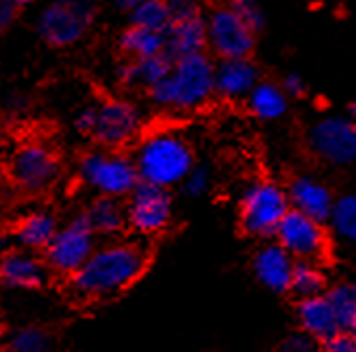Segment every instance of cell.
<instances>
[{"mask_svg": "<svg viewBox=\"0 0 356 352\" xmlns=\"http://www.w3.org/2000/svg\"><path fill=\"white\" fill-rule=\"evenodd\" d=\"M97 247V237L91 232V228L85 224L81 214L70 222L61 224L55 232L49 247L42 251V262L47 270L61 278H70L76 274L83 264L91 257V253Z\"/></svg>", "mask_w": 356, "mask_h": 352, "instance_id": "9", "label": "cell"}, {"mask_svg": "<svg viewBox=\"0 0 356 352\" xmlns=\"http://www.w3.org/2000/svg\"><path fill=\"white\" fill-rule=\"evenodd\" d=\"M85 224L97 239L114 241L127 230V216H124V200L95 196L81 214Z\"/></svg>", "mask_w": 356, "mask_h": 352, "instance_id": "21", "label": "cell"}, {"mask_svg": "<svg viewBox=\"0 0 356 352\" xmlns=\"http://www.w3.org/2000/svg\"><path fill=\"white\" fill-rule=\"evenodd\" d=\"M276 352H321V344L298 329L280 339Z\"/></svg>", "mask_w": 356, "mask_h": 352, "instance_id": "32", "label": "cell"}, {"mask_svg": "<svg viewBox=\"0 0 356 352\" xmlns=\"http://www.w3.org/2000/svg\"><path fill=\"white\" fill-rule=\"evenodd\" d=\"M55 333L42 325H26L15 329L5 346L7 352H55Z\"/></svg>", "mask_w": 356, "mask_h": 352, "instance_id": "27", "label": "cell"}, {"mask_svg": "<svg viewBox=\"0 0 356 352\" xmlns=\"http://www.w3.org/2000/svg\"><path fill=\"white\" fill-rule=\"evenodd\" d=\"M9 249V239L3 234V232H0V257H3V253Z\"/></svg>", "mask_w": 356, "mask_h": 352, "instance_id": "39", "label": "cell"}, {"mask_svg": "<svg viewBox=\"0 0 356 352\" xmlns=\"http://www.w3.org/2000/svg\"><path fill=\"white\" fill-rule=\"evenodd\" d=\"M339 331H352L356 327V283H337L325 294Z\"/></svg>", "mask_w": 356, "mask_h": 352, "instance_id": "29", "label": "cell"}, {"mask_svg": "<svg viewBox=\"0 0 356 352\" xmlns=\"http://www.w3.org/2000/svg\"><path fill=\"white\" fill-rule=\"evenodd\" d=\"M131 159L141 184L163 190L181 186L196 167V152L190 137L177 129H156L144 135Z\"/></svg>", "mask_w": 356, "mask_h": 352, "instance_id": "2", "label": "cell"}, {"mask_svg": "<svg viewBox=\"0 0 356 352\" xmlns=\"http://www.w3.org/2000/svg\"><path fill=\"white\" fill-rule=\"evenodd\" d=\"M0 342H3V329H0Z\"/></svg>", "mask_w": 356, "mask_h": 352, "instance_id": "42", "label": "cell"}, {"mask_svg": "<svg viewBox=\"0 0 356 352\" xmlns=\"http://www.w3.org/2000/svg\"><path fill=\"white\" fill-rule=\"evenodd\" d=\"M173 61L167 55L150 59H122L116 67V83L127 91H150L171 70Z\"/></svg>", "mask_w": 356, "mask_h": 352, "instance_id": "20", "label": "cell"}, {"mask_svg": "<svg viewBox=\"0 0 356 352\" xmlns=\"http://www.w3.org/2000/svg\"><path fill=\"white\" fill-rule=\"evenodd\" d=\"M259 81L261 70L253 57L216 61V95L226 102H245Z\"/></svg>", "mask_w": 356, "mask_h": 352, "instance_id": "18", "label": "cell"}, {"mask_svg": "<svg viewBox=\"0 0 356 352\" xmlns=\"http://www.w3.org/2000/svg\"><path fill=\"white\" fill-rule=\"evenodd\" d=\"M228 7L241 17V22L257 36L264 32L266 28V13L264 9L253 3V0H234V3H228Z\"/></svg>", "mask_w": 356, "mask_h": 352, "instance_id": "30", "label": "cell"}, {"mask_svg": "<svg viewBox=\"0 0 356 352\" xmlns=\"http://www.w3.org/2000/svg\"><path fill=\"white\" fill-rule=\"evenodd\" d=\"M289 211L291 207L284 186L274 179H255L241 194L238 226L253 239H272Z\"/></svg>", "mask_w": 356, "mask_h": 352, "instance_id": "4", "label": "cell"}, {"mask_svg": "<svg viewBox=\"0 0 356 352\" xmlns=\"http://www.w3.org/2000/svg\"><path fill=\"white\" fill-rule=\"evenodd\" d=\"M296 321L302 333L310 335L318 344L327 342L335 333H339L337 321L325 296L298 300L296 304Z\"/></svg>", "mask_w": 356, "mask_h": 352, "instance_id": "22", "label": "cell"}, {"mask_svg": "<svg viewBox=\"0 0 356 352\" xmlns=\"http://www.w3.org/2000/svg\"><path fill=\"white\" fill-rule=\"evenodd\" d=\"M97 5L89 0H55L36 17V34L51 49L81 42L97 19Z\"/></svg>", "mask_w": 356, "mask_h": 352, "instance_id": "6", "label": "cell"}, {"mask_svg": "<svg viewBox=\"0 0 356 352\" xmlns=\"http://www.w3.org/2000/svg\"><path fill=\"white\" fill-rule=\"evenodd\" d=\"M165 36V55L175 61L181 57L207 53V13L190 0H175Z\"/></svg>", "mask_w": 356, "mask_h": 352, "instance_id": "14", "label": "cell"}, {"mask_svg": "<svg viewBox=\"0 0 356 352\" xmlns=\"http://www.w3.org/2000/svg\"><path fill=\"white\" fill-rule=\"evenodd\" d=\"M346 110H348V118L356 125V99H352V102L348 104V108H346Z\"/></svg>", "mask_w": 356, "mask_h": 352, "instance_id": "38", "label": "cell"}, {"mask_svg": "<svg viewBox=\"0 0 356 352\" xmlns=\"http://www.w3.org/2000/svg\"><path fill=\"white\" fill-rule=\"evenodd\" d=\"M284 190H287L289 207L293 211L321 224H327L335 202V192L323 179L314 175H296L284 186Z\"/></svg>", "mask_w": 356, "mask_h": 352, "instance_id": "16", "label": "cell"}, {"mask_svg": "<svg viewBox=\"0 0 356 352\" xmlns=\"http://www.w3.org/2000/svg\"><path fill=\"white\" fill-rule=\"evenodd\" d=\"M93 125H95V104H89L85 108H81L74 116V129L83 135V137H91L93 133Z\"/></svg>", "mask_w": 356, "mask_h": 352, "instance_id": "36", "label": "cell"}, {"mask_svg": "<svg viewBox=\"0 0 356 352\" xmlns=\"http://www.w3.org/2000/svg\"><path fill=\"white\" fill-rule=\"evenodd\" d=\"M280 89L284 91V95H287L289 99H300L308 93V85H306L304 77L298 72H291V74L284 77L280 83Z\"/></svg>", "mask_w": 356, "mask_h": 352, "instance_id": "35", "label": "cell"}, {"mask_svg": "<svg viewBox=\"0 0 356 352\" xmlns=\"http://www.w3.org/2000/svg\"><path fill=\"white\" fill-rule=\"evenodd\" d=\"M257 36L228 7H213L207 13V49L218 61L247 59L253 55Z\"/></svg>", "mask_w": 356, "mask_h": 352, "instance_id": "13", "label": "cell"}, {"mask_svg": "<svg viewBox=\"0 0 356 352\" xmlns=\"http://www.w3.org/2000/svg\"><path fill=\"white\" fill-rule=\"evenodd\" d=\"M293 266H296V259L274 241L264 243L253 253V259H251V270H253L255 280L264 289L278 294V296L289 294Z\"/></svg>", "mask_w": 356, "mask_h": 352, "instance_id": "17", "label": "cell"}, {"mask_svg": "<svg viewBox=\"0 0 356 352\" xmlns=\"http://www.w3.org/2000/svg\"><path fill=\"white\" fill-rule=\"evenodd\" d=\"M274 243L280 245L296 262L321 264L331 249V234L325 224L310 220L298 211H289L274 232Z\"/></svg>", "mask_w": 356, "mask_h": 352, "instance_id": "12", "label": "cell"}, {"mask_svg": "<svg viewBox=\"0 0 356 352\" xmlns=\"http://www.w3.org/2000/svg\"><path fill=\"white\" fill-rule=\"evenodd\" d=\"M79 179L97 196L124 200L139 184L133 159L124 152L93 148L79 159Z\"/></svg>", "mask_w": 356, "mask_h": 352, "instance_id": "5", "label": "cell"}, {"mask_svg": "<svg viewBox=\"0 0 356 352\" xmlns=\"http://www.w3.org/2000/svg\"><path fill=\"white\" fill-rule=\"evenodd\" d=\"M348 333H352V335H354V337H356V327H354V329H352V331H348Z\"/></svg>", "mask_w": 356, "mask_h": 352, "instance_id": "40", "label": "cell"}, {"mask_svg": "<svg viewBox=\"0 0 356 352\" xmlns=\"http://www.w3.org/2000/svg\"><path fill=\"white\" fill-rule=\"evenodd\" d=\"M141 135V110L127 97H106L95 104L91 142L97 148L122 152Z\"/></svg>", "mask_w": 356, "mask_h": 352, "instance_id": "10", "label": "cell"}, {"mask_svg": "<svg viewBox=\"0 0 356 352\" xmlns=\"http://www.w3.org/2000/svg\"><path fill=\"white\" fill-rule=\"evenodd\" d=\"M9 137L3 133V131H0V161H5L7 157H9Z\"/></svg>", "mask_w": 356, "mask_h": 352, "instance_id": "37", "label": "cell"}, {"mask_svg": "<svg viewBox=\"0 0 356 352\" xmlns=\"http://www.w3.org/2000/svg\"><path fill=\"white\" fill-rule=\"evenodd\" d=\"M329 234L343 243H356V192H346L335 196L333 209L327 220Z\"/></svg>", "mask_w": 356, "mask_h": 352, "instance_id": "26", "label": "cell"}, {"mask_svg": "<svg viewBox=\"0 0 356 352\" xmlns=\"http://www.w3.org/2000/svg\"><path fill=\"white\" fill-rule=\"evenodd\" d=\"M127 230L139 237H156L173 222V194L150 184H137L124 198Z\"/></svg>", "mask_w": 356, "mask_h": 352, "instance_id": "11", "label": "cell"}, {"mask_svg": "<svg viewBox=\"0 0 356 352\" xmlns=\"http://www.w3.org/2000/svg\"><path fill=\"white\" fill-rule=\"evenodd\" d=\"M148 262L146 247L137 241L114 239L97 245L83 268L67 278L70 294L81 302L110 300L137 283Z\"/></svg>", "mask_w": 356, "mask_h": 352, "instance_id": "1", "label": "cell"}, {"mask_svg": "<svg viewBox=\"0 0 356 352\" xmlns=\"http://www.w3.org/2000/svg\"><path fill=\"white\" fill-rule=\"evenodd\" d=\"M289 97L280 89V83L274 81H259L255 89L247 95L245 104L251 116H255L261 122H274L280 120L289 112Z\"/></svg>", "mask_w": 356, "mask_h": 352, "instance_id": "23", "label": "cell"}, {"mask_svg": "<svg viewBox=\"0 0 356 352\" xmlns=\"http://www.w3.org/2000/svg\"><path fill=\"white\" fill-rule=\"evenodd\" d=\"M306 148L331 167L356 165V125L348 116L329 114L306 129Z\"/></svg>", "mask_w": 356, "mask_h": 352, "instance_id": "8", "label": "cell"}, {"mask_svg": "<svg viewBox=\"0 0 356 352\" xmlns=\"http://www.w3.org/2000/svg\"><path fill=\"white\" fill-rule=\"evenodd\" d=\"M0 352H7V350H5V346H3V344H0Z\"/></svg>", "mask_w": 356, "mask_h": 352, "instance_id": "41", "label": "cell"}, {"mask_svg": "<svg viewBox=\"0 0 356 352\" xmlns=\"http://www.w3.org/2000/svg\"><path fill=\"white\" fill-rule=\"evenodd\" d=\"M59 226L61 224L51 209H34L13 224L11 237L19 249L32 251V253H42L49 247V243L53 241Z\"/></svg>", "mask_w": 356, "mask_h": 352, "instance_id": "19", "label": "cell"}, {"mask_svg": "<svg viewBox=\"0 0 356 352\" xmlns=\"http://www.w3.org/2000/svg\"><path fill=\"white\" fill-rule=\"evenodd\" d=\"M329 289V276L323 270L321 264L314 262H296L289 294H293L298 300L318 298L325 296Z\"/></svg>", "mask_w": 356, "mask_h": 352, "instance_id": "25", "label": "cell"}, {"mask_svg": "<svg viewBox=\"0 0 356 352\" xmlns=\"http://www.w3.org/2000/svg\"><path fill=\"white\" fill-rule=\"evenodd\" d=\"M171 22V5L165 0H135L129 11V26L165 32Z\"/></svg>", "mask_w": 356, "mask_h": 352, "instance_id": "28", "label": "cell"}, {"mask_svg": "<svg viewBox=\"0 0 356 352\" xmlns=\"http://www.w3.org/2000/svg\"><path fill=\"white\" fill-rule=\"evenodd\" d=\"M26 5L19 0H0V34L7 32L19 19Z\"/></svg>", "mask_w": 356, "mask_h": 352, "instance_id": "33", "label": "cell"}, {"mask_svg": "<svg viewBox=\"0 0 356 352\" xmlns=\"http://www.w3.org/2000/svg\"><path fill=\"white\" fill-rule=\"evenodd\" d=\"M51 278L38 253L9 247L0 257V287L11 291H38Z\"/></svg>", "mask_w": 356, "mask_h": 352, "instance_id": "15", "label": "cell"}, {"mask_svg": "<svg viewBox=\"0 0 356 352\" xmlns=\"http://www.w3.org/2000/svg\"><path fill=\"white\" fill-rule=\"evenodd\" d=\"M321 352H356V337L348 331H339L321 344Z\"/></svg>", "mask_w": 356, "mask_h": 352, "instance_id": "34", "label": "cell"}, {"mask_svg": "<svg viewBox=\"0 0 356 352\" xmlns=\"http://www.w3.org/2000/svg\"><path fill=\"white\" fill-rule=\"evenodd\" d=\"M7 177L24 194H44L61 177V157L44 142L19 144L7 157Z\"/></svg>", "mask_w": 356, "mask_h": 352, "instance_id": "7", "label": "cell"}, {"mask_svg": "<svg viewBox=\"0 0 356 352\" xmlns=\"http://www.w3.org/2000/svg\"><path fill=\"white\" fill-rule=\"evenodd\" d=\"M152 106L169 112H196L216 97V59L209 53L175 59L169 74L146 91Z\"/></svg>", "mask_w": 356, "mask_h": 352, "instance_id": "3", "label": "cell"}, {"mask_svg": "<svg viewBox=\"0 0 356 352\" xmlns=\"http://www.w3.org/2000/svg\"><path fill=\"white\" fill-rule=\"evenodd\" d=\"M211 171L204 167V165H198L196 163V167L188 173V177L181 182V190H184V194L186 196H190V198H200V196H204L207 194V190L211 188Z\"/></svg>", "mask_w": 356, "mask_h": 352, "instance_id": "31", "label": "cell"}, {"mask_svg": "<svg viewBox=\"0 0 356 352\" xmlns=\"http://www.w3.org/2000/svg\"><path fill=\"white\" fill-rule=\"evenodd\" d=\"M118 51L122 59H150L165 55V36L163 32H152L144 28L127 26L118 34Z\"/></svg>", "mask_w": 356, "mask_h": 352, "instance_id": "24", "label": "cell"}]
</instances>
